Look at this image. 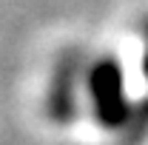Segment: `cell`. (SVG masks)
Returning a JSON list of instances; mask_svg holds the SVG:
<instances>
[{
	"instance_id": "1",
	"label": "cell",
	"mask_w": 148,
	"mask_h": 145,
	"mask_svg": "<svg viewBox=\"0 0 148 145\" xmlns=\"http://www.w3.org/2000/svg\"><path fill=\"white\" fill-rule=\"evenodd\" d=\"M88 88H91L94 111L97 120L103 125H117L125 117V100H123V77L120 66L114 60H103L91 68L88 77Z\"/></svg>"
}]
</instances>
